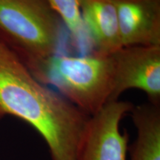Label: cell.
Here are the masks:
<instances>
[{
    "mask_svg": "<svg viewBox=\"0 0 160 160\" xmlns=\"http://www.w3.org/2000/svg\"><path fill=\"white\" fill-rule=\"evenodd\" d=\"M11 115L37 131L52 160H77L90 116L36 79L0 41V118Z\"/></svg>",
    "mask_w": 160,
    "mask_h": 160,
    "instance_id": "6da1fadb",
    "label": "cell"
},
{
    "mask_svg": "<svg viewBox=\"0 0 160 160\" xmlns=\"http://www.w3.org/2000/svg\"><path fill=\"white\" fill-rule=\"evenodd\" d=\"M64 25L48 0H0V41L32 75L61 53Z\"/></svg>",
    "mask_w": 160,
    "mask_h": 160,
    "instance_id": "7a4b0ae2",
    "label": "cell"
},
{
    "mask_svg": "<svg viewBox=\"0 0 160 160\" xmlns=\"http://www.w3.org/2000/svg\"><path fill=\"white\" fill-rule=\"evenodd\" d=\"M85 114L93 116L108 102L113 88L114 65L112 54L92 52L72 57L59 53L48 59L33 74Z\"/></svg>",
    "mask_w": 160,
    "mask_h": 160,
    "instance_id": "3957f363",
    "label": "cell"
},
{
    "mask_svg": "<svg viewBox=\"0 0 160 160\" xmlns=\"http://www.w3.org/2000/svg\"><path fill=\"white\" fill-rule=\"evenodd\" d=\"M130 102H108L90 117L78 148L77 160H127L129 134L120 131L123 117L133 107Z\"/></svg>",
    "mask_w": 160,
    "mask_h": 160,
    "instance_id": "277c9868",
    "label": "cell"
},
{
    "mask_svg": "<svg viewBox=\"0 0 160 160\" xmlns=\"http://www.w3.org/2000/svg\"><path fill=\"white\" fill-rule=\"evenodd\" d=\"M113 88L109 102L129 89L146 93L149 102L160 105V46H125L112 53Z\"/></svg>",
    "mask_w": 160,
    "mask_h": 160,
    "instance_id": "5b68a950",
    "label": "cell"
},
{
    "mask_svg": "<svg viewBox=\"0 0 160 160\" xmlns=\"http://www.w3.org/2000/svg\"><path fill=\"white\" fill-rule=\"evenodd\" d=\"M123 47L160 46V0H112Z\"/></svg>",
    "mask_w": 160,
    "mask_h": 160,
    "instance_id": "8992f818",
    "label": "cell"
},
{
    "mask_svg": "<svg viewBox=\"0 0 160 160\" xmlns=\"http://www.w3.org/2000/svg\"><path fill=\"white\" fill-rule=\"evenodd\" d=\"M81 12L92 52L112 54L123 47L112 0H81Z\"/></svg>",
    "mask_w": 160,
    "mask_h": 160,
    "instance_id": "52a82bcc",
    "label": "cell"
},
{
    "mask_svg": "<svg viewBox=\"0 0 160 160\" xmlns=\"http://www.w3.org/2000/svg\"><path fill=\"white\" fill-rule=\"evenodd\" d=\"M130 113L137 133L128 146L130 160H160V105L133 106Z\"/></svg>",
    "mask_w": 160,
    "mask_h": 160,
    "instance_id": "ba28073f",
    "label": "cell"
},
{
    "mask_svg": "<svg viewBox=\"0 0 160 160\" xmlns=\"http://www.w3.org/2000/svg\"><path fill=\"white\" fill-rule=\"evenodd\" d=\"M48 2L68 31L73 45L82 52L92 48L82 17L81 0H48Z\"/></svg>",
    "mask_w": 160,
    "mask_h": 160,
    "instance_id": "9c48e42d",
    "label": "cell"
}]
</instances>
